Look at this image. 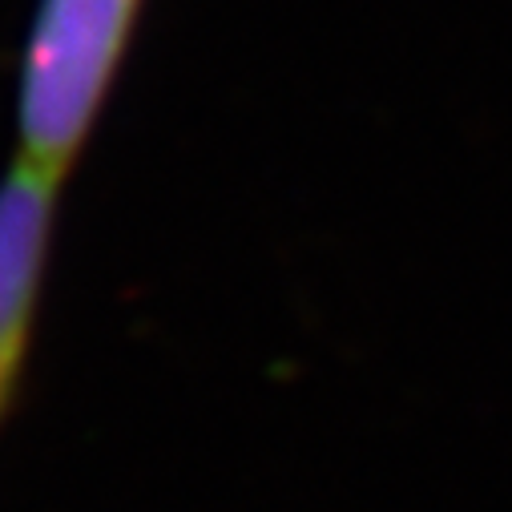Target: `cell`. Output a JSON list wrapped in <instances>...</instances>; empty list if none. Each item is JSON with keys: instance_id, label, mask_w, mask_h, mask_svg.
Segmentation results:
<instances>
[{"instance_id": "1", "label": "cell", "mask_w": 512, "mask_h": 512, "mask_svg": "<svg viewBox=\"0 0 512 512\" xmlns=\"http://www.w3.org/2000/svg\"><path fill=\"white\" fill-rule=\"evenodd\" d=\"M146 0H37L17 65V158L65 182L134 45Z\"/></svg>"}, {"instance_id": "2", "label": "cell", "mask_w": 512, "mask_h": 512, "mask_svg": "<svg viewBox=\"0 0 512 512\" xmlns=\"http://www.w3.org/2000/svg\"><path fill=\"white\" fill-rule=\"evenodd\" d=\"M57 182L13 162L0 178V420L13 408L53 246Z\"/></svg>"}]
</instances>
